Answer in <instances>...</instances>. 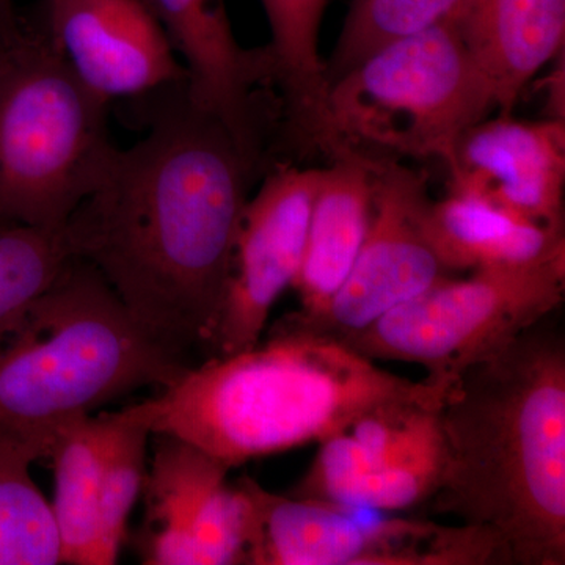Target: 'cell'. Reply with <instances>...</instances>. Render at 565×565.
I'll list each match as a JSON object with an SVG mask.
<instances>
[{"mask_svg":"<svg viewBox=\"0 0 565 565\" xmlns=\"http://www.w3.org/2000/svg\"><path fill=\"white\" fill-rule=\"evenodd\" d=\"M137 102L147 132L117 148L63 234L167 349L207 359L253 181L264 172L185 81Z\"/></svg>","mask_w":565,"mask_h":565,"instance_id":"6da1fadb","label":"cell"},{"mask_svg":"<svg viewBox=\"0 0 565 565\" xmlns=\"http://www.w3.org/2000/svg\"><path fill=\"white\" fill-rule=\"evenodd\" d=\"M545 321L468 367L440 411L434 511L486 527L508 565L565 564V343Z\"/></svg>","mask_w":565,"mask_h":565,"instance_id":"7a4b0ae2","label":"cell"},{"mask_svg":"<svg viewBox=\"0 0 565 565\" xmlns=\"http://www.w3.org/2000/svg\"><path fill=\"white\" fill-rule=\"evenodd\" d=\"M452 385L401 377L340 340L280 319L266 341L193 364L120 415L233 470L321 444L381 405L446 396Z\"/></svg>","mask_w":565,"mask_h":565,"instance_id":"3957f363","label":"cell"},{"mask_svg":"<svg viewBox=\"0 0 565 565\" xmlns=\"http://www.w3.org/2000/svg\"><path fill=\"white\" fill-rule=\"evenodd\" d=\"M191 366L137 322L92 264L71 256L43 291L0 319V440L47 459L62 424L167 388Z\"/></svg>","mask_w":565,"mask_h":565,"instance_id":"277c9868","label":"cell"},{"mask_svg":"<svg viewBox=\"0 0 565 565\" xmlns=\"http://www.w3.org/2000/svg\"><path fill=\"white\" fill-rule=\"evenodd\" d=\"M494 109L455 22L385 44L330 81L289 150L367 163L451 161Z\"/></svg>","mask_w":565,"mask_h":565,"instance_id":"5b68a950","label":"cell"},{"mask_svg":"<svg viewBox=\"0 0 565 565\" xmlns=\"http://www.w3.org/2000/svg\"><path fill=\"white\" fill-rule=\"evenodd\" d=\"M109 106L35 21L0 35V228H65L117 151Z\"/></svg>","mask_w":565,"mask_h":565,"instance_id":"8992f818","label":"cell"},{"mask_svg":"<svg viewBox=\"0 0 565 565\" xmlns=\"http://www.w3.org/2000/svg\"><path fill=\"white\" fill-rule=\"evenodd\" d=\"M565 250L541 262L482 267L445 278L341 343L370 360L414 363L426 379L455 384L564 302Z\"/></svg>","mask_w":565,"mask_h":565,"instance_id":"52a82bcc","label":"cell"},{"mask_svg":"<svg viewBox=\"0 0 565 565\" xmlns=\"http://www.w3.org/2000/svg\"><path fill=\"white\" fill-rule=\"evenodd\" d=\"M373 170V214L351 274L318 313L282 318L297 329L343 341L448 278L424 233V178L403 162Z\"/></svg>","mask_w":565,"mask_h":565,"instance_id":"ba28073f","label":"cell"},{"mask_svg":"<svg viewBox=\"0 0 565 565\" xmlns=\"http://www.w3.org/2000/svg\"><path fill=\"white\" fill-rule=\"evenodd\" d=\"M184 61L185 90L196 107L226 126L266 172L281 106L266 46L245 50L234 36L225 0H148Z\"/></svg>","mask_w":565,"mask_h":565,"instance_id":"9c48e42d","label":"cell"},{"mask_svg":"<svg viewBox=\"0 0 565 565\" xmlns=\"http://www.w3.org/2000/svg\"><path fill=\"white\" fill-rule=\"evenodd\" d=\"M321 169L275 162L245 206L232 275L210 356L248 351L302 264ZM207 356V359H210Z\"/></svg>","mask_w":565,"mask_h":565,"instance_id":"30bf717a","label":"cell"},{"mask_svg":"<svg viewBox=\"0 0 565 565\" xmlns=\"http://www.w3.org/2000/svg\"><path fill=\"white\" fill-rule=\"evenodd\" d=\"M151 437L154 452L141 490L151 525L143 563L244 564L248 501L228 481L230 468L181 438Z\"/></svg>","mask_w":565,"mask_h":565,"instance_id":"8fae6325","label":"cell"},{"mask_svg":"<svg viewBox=\"0 0 565 565\" xmlns=\"http://www.w3.org/2000/svg\"><path fill=\"white\" fill-rule=\"evenodd\" d=\"M35 22L103 102L141 98L185 81L148 0H43Z\"/></svg>","mask_w":565,"mask_h":565,"instance_id":"7c38bea8","label":"cell"},{"mask_svg":"<svg viewBox=\"0 0 565 565\" xmlns=\"http://www.w3.org/2000/svg\"><path fill=\"white\" fill-rule=\"evenodd\" d=\"M446 167L451 192L564 230L565 120L484 118L460 137Z\"/></svg>","mask_w":565,"mask_h":565,"instance_id":"4fadbf2b","label":"cell"},{"mask_svg":"<svg viewBox=\"0 0 565 565\" xmlns=\"http://www.w3.org/2000/svg\"><path fill=\"white\" fill-rule=\"evenodd\" d=\"M248 501L244 565H388L396 519L363 522L343 505L281 497L243 476Z\"/></svg>","mask_w":565,"mask_h":565,"instance_id":"5bb4252c","label":"cell"},{"mask_svg":"<svg viewBox=\"0 0 565 565\" xmlns=\"http://www.w3.org/2000/svg\"><path fill=\"white\" fill-rule=\"evenodd\" d=\"M451 21L503 115L564 52L565 0H463Z\"/></svg>","mask_w":565,"mask_h":565,"instance_id":"9a60e30c","label":"cell"},{"mask_svg":"<svg viewBox=\"0 0 565 565\" xmlns=\"http://www.w3.org/2000/svg\"><path fill=\"white\" fill-rule=\"evenodd\" d=\"M373 163L333 159L321 169L302 264L292 288L302 315L321 311L351 274L373 214Z\"/></svg>","mask_w":565,"mask_h":565,"instance_id":"2e32d148","label":"cell"},{"mask_svg":"<svg viewBox=\"0 0 565 565\" xmlns=\"http://www.w3.org/2000/svg\"><path fill=\"white\" fill-rule=\"evenodd\" d=\"M424 233L446 273L541 262L565 250L564 230L520 217L470 193L429 202Z\"/></svg>","mask_w":565,"mask_h":565,"instance_id":"e0dca14e","label":"cell"},{"mask_svg":"<svg viewBox=\"0 0 565 565\" xmlns=\"http://www.w3.org/2000/svg\"><path fill=\"white\" fill-rule=\"evenodd\" d=\"M109 422L87 415L62 424L50 446L55 497L52 503L62 564L104 565L102 552V493Z\"/></svg>","mask_w":565,"mask_h":565,"instance_id":"ac0fdd59","label":"cell"},{"mask_svg":"<svg viewBox=\"0 0 565 565\" xmlns=\"http://www.w3.org/2000/svg\"><path fill=\"white\" fill-rule=\"evenodd\" d=\"M269 22L267 54L280 99L278 139L289 141L302 129L327 87L319 33L329 0H262Z\"/></svg>","mask_w":565,"mask_h":565,"instance_id":"d6986e66","label":"cell"},{"mask_svg":"<svg viewBox=\"0 0 565 565\" xmlns=\"http://www.w3.org/2000/svg\"><path fill=\"white\" fill-rule=\"evenodd\" d=\"M39 460L33 446L0 440V565L62 564L52 504L32 478Z\"/></svg>","mask_w":565,"mask_h":565,"instance_id":"ffe728a7","label":"cell"},{"mask_svg":"<svg viewBox=\"0 0 565 565\" xmlns=\"http://www.w3.org/2000/svg\"><path fill=\"white\" fill-rule=\"evenodd\" d=\"M445 448L438 424L426 437L334 494L332 504L373 511H407L433 500L444 479Z\"/></svg>","mask_w":565,"mask_h":565,"instance_id":"44dd1931","label":"cell"},{"mask_svg":"<svg viewBox=\"0 0 565 565\" xmlns=\"http://www.w3.org/2000/svg\"><path fill=\"white\" fill-rule=\"evenodd\" d=\"M463 0H352L332 58L327 84L385 44L440 24Z\"/></svg>","mask_w":565,"mask_h":565,"instance_id":"7402d4cb","label":"cell"},{"mask_svg":"<svg viewBox=\"0 0 565 565\" xmlns=\"http://www.w3.org/2000/svg\"><path fill=\"white\" fill-rule=\"evenodd\" d=\"M103 414L109 422V438L103 476L102 552L103 564L111 565L120 556L126 523L143 490L151 434L147 427L122 418L120 412Z\"/></svg>","mask_w":565,"mask_h":565,"instance_id":"603a6c76","label":"cell"},{"mask_svg":"<svg viewBox=\"0 0 565 565\" xmlns=\"http://www.w3.org/2000/svg\"><path fill=\"white\" fill-rule=\"evenodd\" d=\"M70 258L63 230L0 228V319L43 291Z\"/></svg>","mask_w":565,"mask_h":565,"instance_id":"cb8c5ba5","label":"cell"},{"mask_svg":"<svg viewBox=\"0 0 565 565\" xmlns=\"http://www.w3.org/2000/svg\"><path fill=\"white\" fill-rule=\"evenodd\" d=\"M22 18L14 9L13 0H0V35L17 31Z\"/></svg>","mask_w":565,"mask_h":565,"instance_id":"d4e9b609","label":"cell"}]
</instances>
